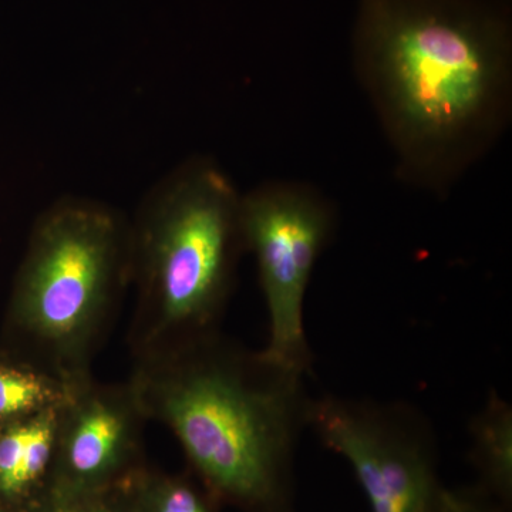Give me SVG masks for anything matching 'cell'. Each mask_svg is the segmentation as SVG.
I'll return each mask as SVG.
<instances>
[{
  "instance_id": "1",
  "label": "cell",
  "mask_w": 512,
  "mask_h": 512,
  "mask_svg": "<svg viewBox=\"0 0 512 512\" xmlns=\"http://www.w3.org/2000/svg\"><path fill=\"white\" fill-rule=\"evenodd\" d=\"M507 25L463 0H365L355 70L403 183L447 195L507 131Z\"/></svg>"
},
{
  "instance_id": "2",
  "label": "cell",
  "mask_w": 512,
  "mask_h": 512,
  "mask_svg": "<svg viewBox=\"0 0 512 512\" xmlns=\"http://www.w3.org/2000/svg\"><path fill=\"white\" fill-rule=\"evenodd\" d=\"M133 359L127 382L141 410L171 431L218 503L292 512L293 460L312 403L306 375L221 330Z\"/></svg>"
},
{
  "instance_id": "3",
  "label": "cell",
  "mask_w": 512,
  "mask_h": 512,
  "mask_svg": "<svg viewBox=\"0 0 512 512\" xmlns=\"http://www.w3.org/2000/svg\"><path fill=\"white\" fill-rule=\"evenodd\" d=\"M241 197L217 161L194 156L157 181L128 218L131 356L220 330L245 252Z\"/></svg>"
},
{
  "instance_id": "4",
  "label": "cell",
  "mask_w": 512,
  "mask_h": 512,
  "mask_svg": "<svg viewBox=\"0 0 512 512\" xmlns=\"http://www.w3.org/2000/svg\"><path fill=\"white\" fill-rule=\"evenodd\" d=\"M130 285L126 215L79 195L52 202L36 218L13 291L18 357L69 386L90 379Z\"/></svg>"
},
{
  "instance_id": "5",
  "label": "cell",
  "mask_w": 512,
  "mask_h": 512,
  "mask_svg": "<svg viewBox=\"0 0 512 512\" xmlns=\"http://www.w3.org/2000/svg\"><path fill=\"white\" fill-rule=\"evenodd\" d=\"M336 208L313 185L265 181L241 197L245 252L254 255L269 319L265 353L309 375L313 356L305 332V296L316 262L336 231Z\"/></svg>"
},
{
  "instance_id": "6",
  "label": "cell",
  "mask_w": 512,
  "mask_h": 512,
  "mask_svg": "<svg viewBox=\"0 0 512 512\" xmlns=\"http://www.w3.org/2000/svg\"><path fill=\"white\" fill-rule=\"evenodd\" d=\"M309 429L345 458L372 512H436L444 487L429 421L404 403L312 399Z\"/></svg>"
},
{
  "instance_id": "7",
  "label": "cell",
  "mask_w": 512,
  "mask_h": 512,
  "mask_svg": "<svg viewBox=\"0 0 512 512\" xmlns=\"http://www.w3.org/2000/svg\"><path fill=\"white\" fill-rule=\"evenodd\" d=\"M130 383L96 377L72 386L57 410L55 453L46 490L109 493L143 464L147 423Z\"/></svg>"
},
{
  "instance_id": "8",
  "label": "cell",
  "mask_w": 512,
  "mask_h": 512,
  "mask_svg": "<svg viewBox=\"0 0 512 512\" xmlns=\"http://www.w3.org/2000/svg\"><path fill=\"white\" fill-rule=\"evenodd\" d=\"M57 410L0 429V498L22 512L49 483Z\"/></svg>"
},
{
  "instance_id": "9",
  "label": "cell",
  "mask_w": 512,
  "mask_h": 512,
  "mask_svg": "<svg viewBox=\"0 0 512 512\" xmlns=\"http://www.w3.org/2000/svg\"><path fill=\"white\" fill-rule=\"evenodd\" d=\"M471 461L481 488L508 511L512 504V407L497 392L470 423Z\"/></svg>"
},
{
  "instance_id": "10",
  "label": "cell",
  "mask_w": 512,
  "mask_h": 512,
  "mask_svg": "<svg viewBox=\"0 0 512 512\" xmlns=\"http://www.w3.org/2000/svg\"><path fill=\"white\" fill-rule=\"evenodd\" d=\"M72 386L20 359H0V429L60 409Z\"/></svg>"
},
{
  "instance_id": "11",
  "label": "cell",
  "mask_w": 512,
  "mask_h": 512,
  "mask_svg": "<svg viewBox=\"0 0 512 512\" xmlns=\"http://www.w3.org/2000/svg\"><path fill=\"white\" fill-rule=\"evenodd\" d=\"M121 512H220L202 485L143 466L114 488Z\"/></svg>"
},
{
  "instance_id": "12",
  "label": "cell",
  "mask_w": 512,
  "mask_h": 512,
  "mask_svg": "<svg viewBox=\"0 0 512 512\" xmlns=\"http://www.w3.org/2000/svg\"><path fill=\"white\" fill-rule=\"evenodd\" d=\"M23 512H121L116 491L109 493H45Z\"/></svg>"
},
{
  "instance_id": "13",
  "label": "cell",
  "mask_w": 512,
  "mask_h": 512,
  "mask_svg": "<svg viewBox=\"0 0 512 512\" xmlns=\"http://www.w3.org/2000/svg\"><path fill=\"white\" fill-rule=\"evenodd\" d=\"M436 512H510L481 488L448 490L444 487Z\"/></svg>"
},
{
  "instance_id": "14",
  "label": "cell",
  "mask_w": 512,
  "mask_h": 512,
  "mask_svg": "<svg viewBox=\"0 0 512 512\" xmlns=\"http://www.w3.org/2000/svg\"><path fill=\"white\" fill-rule=\"evenodd\" d=\"M0 512H8L5 510V508L2 507V505H0Z\"/></svg>"
}]
</instances>
